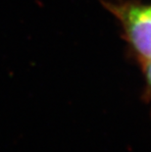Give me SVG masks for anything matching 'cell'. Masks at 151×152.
<instances>
[{
  "mask_svg": "<svg viewBox=\"0 0 151 152\" xmlns=\"http://www.w3.org/2000/svg\"><path fill=\"white\" fill-rule=\"evenodd\" d=\"M121 23L125 37L140 63L151 60V5L131 2L107 3Z\"/></svg>",
  "mask_w": 151,
  "mask_h": 152,
  "instance_id": "6da1fadb",
  "label": "cell"
},
{
  "mask_svg": "<svg viewBox=\"0 0 151 152\" xmlns=\"http://www.w3.org/2000/svg\"><path fill=\"white\" fill-rule=\"evenodd\" d=\"M142 65V71L144 75V80H145L146 86V98L151 105V60L147 61L141 64Z\"/></svg>",
  "mask_w": 151,
  "mask_h": 152,
  "instance_id": "7a4b0ae2",
  "label": "cell"
}]
</instances>
